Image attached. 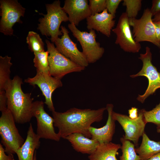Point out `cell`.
Masks as SVG:
<instances>
[{"instance_id": "5bb4252c", "label": "cell", "mask_w": 160, "mask_h": 160, "mask_svg": "<svg viewBox=\"0 0 160 160\" xmlns=\"http://www.w3.org/2000/svg\"><path fill=\"white\" fill-rule=\"evenodd\" d=\"M63 33L61 38L54 41L57 50L65 57L75 63L84 68L88 66L89 63L82 52L79 50L76 43L70 38L69 31L64 26L60 27Z\"/></svg>"}, {"instance_id": "30bf717a", "label": "cell", "mask_w": 160, "mask_h": 160, "mask_svg": "<svg viewBox=\"0 0 160 160\" xmlns=\"http://www.w3.org/2000/svg\"><path fill=\"white\" fill-rule=\"evenodd\" d=\"M44 103L42 101L33 102L32 114L37 121L36 134L41 138L59 141L61 137L55 132L54 119L45 111Z\"/></svg>"}, {"instance_id": "6da1fadb", "label": "cell", "mask_w": 160, "mask_h": 160, "mask_svg": "<svg viewBox=\"0 0 160 160\" xmlns=\"http://www.w3.org/2000/svg\"><path fill=\"white\" fill-rule=\"evenodd\" d=\"M106 108L97 109L71 108L64 112L55 111L52 112L54 126L58 130L57 133L64 139L74 133L82 134L90 138L91 136L89 130L92 124L101 121Z\"/></svg>"}, {"instance_id": "1f68e13d", "label": "cell", "mask_w": 160, "mask_h": 160, "mask_svg": "<svg viewBox=\"0 0 160 160\" xmlns=\"http://www.w3.org/2000/svg\"><path fill=\"white\" fill-rule=\"evenodd\" d=\"M5 148L1 144H0V160H14L13 155L12 154H6Z\"/></svg>"}, {"instance_id": "9c48e42d", "label": "cell", "mask_w": 160, "mask_h": 160, "mask_svg": "<svg viewBox=\"0 0 160 160\" xmlns=\"http://www.w3.org/2000/svg\"><path fill=\"white\" fill-rule=\"evenodd\" d=\"M145 50V53L140 54L139 57L143 63L142 69L137 74L130 76L132 78L144 76L148 80V86L145 93L142 95H139L137 98V100L142 103H143L148 96L160 88V73L152 63V53L150 48L147 46Z\"/></svg>"}, {"instance_id": "2e32d148", "label": "cell", "mask_w": 160, "mask_h": 160, "mask_svg": "<svg viewBox=\"0 0 160 160\" xmlns=\"http://www.w3.org/2000/svg\"><path fill=\"white\" fill-rule=\"evenodd\" d=\"M114 18L106 9L101 12L91 15L86 19L87 28L89 30H96L110 37L115 24V21L113 20Z\"/></svg>"}, {"instance_id": "8fae6325", "label": "cell", "mask_w": 160, "mask_h": 160, "mask_svg": "<svg viewBox=\"0 0 160 160\" xmlns=\"http://www.w3.org/2000/svg\"><path fill=\"white\" fill-rule=\"evenodd\" d=\"M112 117L115 121L119 122L125 132L123 135L127 140L132 141L135 146L138 145L139 138L145 132L146 123L143 116L142 109L138 111V116L136 119L130 118L127 115L116 113L113 111Z\"/></svg>"}, {"instance_id": "5b68a950", "label": "cell", "mask_w": 160, "mask_h": 160, "mask_svg": "<svg viewBox=\"0 0 160 160\" xmlns=\"http://www.w3.org/2000/svg\"><path fill=\"white\" fill-rule=\"evenodd\" d=\"M45 42L49 53L48 60L51 76L61 80L67 74L80 72L85 69V68L75 63L60 53L53 43L47 39Z\"/></svg>"}, {"instance_id": "cb8c5ba5", "label": "cell", "mask_w": 160, "mask_h": 160, "mask_svg": "<svg viewBox=\"0 0 160 160\" xmlns=\"http://www.w3.org/2000/svg\"><path fill=\"white\" fill-rule=\"evenodd\" d=\"M33 62L36 68V73H45L50 74L48 60V52L43 51L34 53Z\"/></svg>"}, {"instance_id": "ffe728a7", "label": "cell", "mask_w": 160, "mask_h": 160, "mask_svg": "<svg viewBox=\"0 0 160 160\" xmlns=\"http://www.w3.org/2000/svg\"><path fill=\"white\" fill-rule=\"evenodd\" d=\"M120 144L110 142L100 144L95 150L88 156L89 160H118L116 156L121 149Z\"/></svg>"}, {"instance_id": "f546056e", "label": "cell", "mask_w": 160, "mask_h": 160, "mask_svg": "<svg viewBox=\"0 0 160 160\" xmlns=\"http://www.w3.org/2000/svg\"><path fill=\"white\" fill-rule=\"evenodd\" d=\"M7 101L5 91H0V111L1 112L7 108Z\"/></svg>"}, {"instance_id": "7a4b0ae2", "label": "cell", "mask_w": 160, "mask_h": 160, "mask_svg": "<svg viewBox=\"0 0 160 160\" xmlns=\"http://www.w3.org/2000/svg\"><path fill=\"white\" fill-rule=\"evenodd\" d=\"M22 84V79L16 76L10 80L5 88L7 108L12 113L16 123L19 124L30 122L33 117V99L30 94L23 92Z\"/></svg>"}, {"instance_id": "83f0119b", "label": "cell", "mask_w": 160, "mask_h": 160, "mask_svg": "<svg viewBox=\"0 0 160 160\" xmlns=\"http://www.w3.org/2000/svg\"><path fill=\"white\" fill-rule=\"evenodd\" d=\"M89 6L91 15L101 13L106 9V0H89Z\"/></svg>"}, {"instance_id": "7402d4cb", "label": "cell", "mask_w": 160, "mask_h": 160, "mask_svg": "<svg viewBox=\"0 0 160 160\" xmlns=\"http://www.w3.org/2000/svg\"><path fill=\"white\" fill-rule=\"evenodd\" d=\"M11 57L0 56V91H5L7 84L11 79L10 68L12 64Z\"/></svg>"}, {"instance_id": "d6986e66", "label": "cell", "mask_w": 160, "mask_h": 160, "mask_svg": "<svg viewBox=\"0 0 160 160\" xmlns=\"http://www.w3.org/2000/svg\"><path fill=\"white\" fill-rule=\"evenodd\" d=\"M64 139L69 142L73 149L77 152L89 155L95 150L100 144L97 140L90 139L80 133L72 134Z\"/></svg>"}, {"instance_id": "7c38bea8", "label": "cell", "mask_w": 160, "mask_h": 160, "mask_svg": "<svg viewBox=\"0 0 160 160\" xmlns=\"http://www.w3.org/2000/svg\"><path fill=\"white\" fill-rule=\"evenodd\" d=\"M126 13H122L116 27L112 30L116 36L115 43L125 52H138L141 48V45L134 39Z\"/></svg>"}, {"instance_id": "277c9868", "label": "cell", "mask_w": 160, "mask_h": 160, "mask_svg": "<svg viewBox=\"0 0 160 160\" xmlns=\"http://www.w3.org/2000/svg\"><path fill=\"white\" fill-rule=\"evenodd\" d=\"M0 117V135L1 143L8 154L16 153L23 145L24 139L17 128L14 117L7 108L1 112Z\"/></svg>"}, {"instance_id": "52a82bcc", "label": "cell", "mask_w": 160, "mask_h": 160, "mask_svg": "<svg viewBox=\"0 0 160 160\" xmlns=\"http://www.w3.org/2000/svg\"><path fill=\"white\" fill-rule=\"evenodd\" d=\"M152 16L150 9L147 8L140 19L129 18V23L130 26L133 27V37L136 41L149 42L160 48V43L156 36Z\"/></svg>"}, {"instance_id": "ab89813d", "label": "cell", "mask_w": 160, "mask_h": 160, "mask_svg": "<svg viewBox=\"0 0 160 160\" xmlns=\"http://www.w3.org/2000/svg\"></svg>"}, {"instance_id": "484cf974", "label": "cell", "mask_w": 160, "mask_h": 160, "mask_svg": "<svg viewBox=\"0 0 160 160\" xmlns=\"http://www.w3.org/2000/svg\"><path fill=\"white\" fill-rule=\"evenodd\" d=\"M123 5L126 7V12L129 18H135L142 5L141 0H124Z\"/></svg>"}, {"instance_id": "f1b7e54d", "label": "cell", "mask_w": 160, "mask_h": 160, "mask_svg": "<svg viewBox=\"0 0 160 160\" xmlns=\"http://www.w3.org/2000/svg\"><path fill=\"white\" fill-rule=\"evenodd\" d=\"M121 0H106V9L108 12L115 17L116 10Z\"/></svg>"}, {"instance_id": "74e56055", "label": "cell", "mask_w": 160, "mask_h": 160, "mask_svg": "<svg viewBox=\"0 0 160 160\" xmlns=\"http://www.w3.org/2000/svg\"><path fill=\"white\" fill-rule=\"evenodd\" d=\"M156 131L158 133H160V127H157Z\"/></svg>"}, {"instance_id": "d590c367", "label": "cell", "mask_w": 160, "mask_h": 160, "mask_svg": "<svg viewBox=\"0 0 160 160\" xmlns=\"http://www.w3.org/2000/svg\"><path fill=\"white\" fill-rule=\"evenodd\" d=\"M153 22L160 21V14L154 16V18L152 19Z\"/></svg>"}, {"instance_id": "d4e9b609", "label": "cell", "mask_w": 160, "mask_h": 160, "mask_svg": "<svg viewBox=\"0 0 160 160\" xmlns=\"http://www.w3.org/2000/svg\"><path fill=\"white\" fill-rule=\"evenodd\" d=\"M26 43L29 49L32 52L44 51V44L40 35L33 31L28 32L26 37Z\"/></svg>"}, {"instance_id": "8992f818", "label": "cell", "mask_w": 160, "mask_h": 160, "mask_svg": "<svg viewBox=\"0 0 160 160\" xmlns=\"http://www.w3.org/2000/svg\"><path fill=\"white\" fill-rule=\"evenodd\" d=\"M68 27L80 44L82 52L86 57L89 63L96 62L103 56L104 52V48L100 46V43L97 42V35L95 30L92 29L89 32L81 31L73 23H69Z\"/></svg>"}, {"instance_id": "44dd1931", "label": "cell", "mask_w": 160, "mask_h": 160, "mask_svg": "<svg viewBox=\"0 0 160 160\" xmlns=\"http://www.w3.org/2000/svg\"><path fill=\"white\" fill-rule=\"evenodd\" d=\"M142 136V141L140 146L135 148V150L143 160H148L160 152V141L151 140L145 132Z\"/></svg>"}, {"instance_id": "836d02e7", "label": "cell", "mask_w": 160, "mask_h": 160, "mask_svg": "<svg viewBox=\"0 0 160 160\" xmlns=\"http://www.w3.org/2000/svg\"><path fill=\"white\" fill-rule=\"evenodd\" d=\"M154 24L155 27L156 36L158 40L160 43V28L157 25L154 23Z\"/></svg>"}, {"instance_id": "8d00e7d4", "label": "cell", "mask_w": 160, "mask_h": 160, "mask_svg": "<svg viewBox=\"0 0 160 160\" xmlns=\"http://www.w3.org/2000/svg\"><path fill=\"white\" fill-rule=\"evenodd\" d=\"M153 22L155 24L157 25L160 28V21Z\"/></svg>"}, {"instance_id": "e0dca14e", "label": "cell", "mask_w": 160, "mask_h": 160, "mask_svg": "<svg viewBox=\"0 0 160 160\" xmlns=\"http://www.w3.org/2000/svg\"><path fill=\"white\" fill-rule=\"evenodd\" d=\"M113 105L112 104H108L106 107L108 116L106 124L100 128L91 126L89 130L91 139L97 141L100 144L111 142L115 130V121L112 117V112Z\"/></svg>"}, {"instance_id": "4316f807", "label": "cell", "mask_w": 160, "mask_h": 160, "mask_svg": "<svg viewBox=\"0 0 160 160\" xmlns=\"http://www.w3.org/2000/svg\"><path fill=\"white\" fill-rule=\"evenodd\" d=\"M145 123H151L160 127V101L155 108L148 111L142 109Z\"/></svg>"}, {"instance_id": "ac0fdd59", "label": "cell", "mask_w": 160, "mask_h": 160, "mask_svg": "<svg viewBox=\"0 0 160 160\" xmlns=\"http://www.w3.org/2000/svg\"><path fill=\"white\" fill-rule=\"evenodd\" d=\"M40 139L34 132L32 124L30 123L26 139L16 152L18 160H33L36 150L40 146Z\"/></svg>"}, {"instance_id": "f35d334b", "label": "cell", "mask_w": 160, "mask_h": 160, "mask_svg": "<svg viewBox=\"0 0 160 160\" xmlns=\"http://www.w3.org/2000/svg\"><path fill=\"white\" fill-rule=\"evenodd\" d=\"M33 160H36V151L35 153Z\"/></svg>"}, {"instance_id": "4dcf8cb0", "label": "cell", "mask_w": 160, "mask_h": 160, "mask_svg": "<svg viewBox=\"0 0 160 160\" xmlns=\"http://www.w3.org/2000/svg\"><path fill=\"white\" fill-rule=\"evenodd\" d=\"M152 7L150 11L153 16L160 14V0L152 1Z\"/></svg>"}, {"instance_id": "ba28073f", "label": "cell", "mask_w": 160, "mask_h": 160, "mask_svg": "<svg viewBox=\"0 0 160 160\" xmlns=\"http://www.w3.org/2000/svg\"><path fill=\"white\" fill-rule=\"evenodd\" d=\"M0 32L5 35L13 34V26L16 23H22L25 9L17 0H1Z\"/></svg>"}, {"instance_id": "60d3db41", "label": "cell", "mask_w": 160, "mask_h": 160, "mask_svg": "<svg viewBox=\"0 0 160 160\" xmlns=\"http://www.w3.org/2000/svg\"><path fill=\"white\" fill-rule=\"evenodd\" d=\"M14 160H15V159Z\"/></svg>"}, {"instance_id": "9a60e30c", "label": "cell", "mask_w": 160, "mask_h": 160, "mask_svg": "<svg viewBox=\"0 0 160 160\" xmlns=\"http://www.w3.org/2000/svg\"><path fill=\"white\" fill-rule=\"evenodd\" d=\"M62 8L68 15L70 23H73L76 26L91 15L87 0H65Z\"/></svg>"}, {"instance_id": "d6a6232c", "label": "cell", "mask_w": 160, "mask_h": 160, "mask_svg": "<svg viewBox=\"0 0 160 160\" xmlns=\"http://www.w3.org/2000/svg\"><path fill=\"white\" fill-rule=\"evenodd\" d=\"M138 111L137 108L135 107H132L128 111L129 117L132 119L137 118L138 116Z\"/></svg>"}, {"instance_id": "4fadbf2b", "label": "cell", "mask_w": 160, "mask_h": 160, "mask_svg": "<svg viewBox=\"0 0 160 160\" xmlns=\"http://www.w3.org/2000/svg\"><path fill=\"white\" fill-rule=\"evenodd\" d=\"M24 82L33 86L37 85L45 97L44 103L47 105L49 110L52 112L55 111L52 95L56 89L62 86L61 80L52 76L49 73H36L34 77L28 78L24 80Z\"/></svg>"}, {"instance_id": "e575fe53", "label": "cell", "mask_w": 160, "mask_h": 160, "mask_svg": "<svg viewBox=\"0 0 160 160\" xmlns=\"http://www.w3.org/2000/svg\"><path fill=\"white\" fill-rule=\"evenodd\" d=\"M148 160H160V152L154 155Z\"/></svg>"}, {"instance_id": "3957f363", "label": "cell", "mask_w": 160, "mask_h": 160, "mask_svg": "<svg viewBox=\"0 0 160 160\" xmlns=\"http://www.w3.org/2000/svg\"><path fill=\"white\" fill-rule=\"evenodd\" d=\"M47 14L41 13L44 17L39 20L37 29L43 35L50 37L51 42L55 41L62 35L59 30L60 25L62 22L68 21V16L60 6V1L56 0L52 3L46 4Z\"/></svg>"}, {"instance_id": "603a6c76", "label": "cell", "mask_w": 160, "mask_h": 160, "mask_svg": "<svg viewBox=\"0 0 160 160\" xmlns=\"http://www.w3.org/2000/svg\"><path fill=\"white\" fill-rule=\"evenodd\" d=\"M120 140L122 144L121 149L122 154L119 157V160H143L137 154L133 143L123 137L120 138Z\"/></svg>"}]
</instances>
